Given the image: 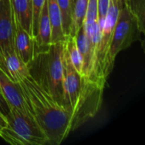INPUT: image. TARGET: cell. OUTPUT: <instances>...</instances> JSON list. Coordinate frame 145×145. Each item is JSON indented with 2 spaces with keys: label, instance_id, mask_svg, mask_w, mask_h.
I'll use <instances>...</instances> for the list:
<instances>
[{
  "label": "cell",
  "instance_id": "5",
  "mask_svg": "<svg viewBox=\"0 0 145 145\" xmlns=\"http://www.w3.org/2000/svg\"><path fill=\"white\" fill-rule=\"evenodd\" d=\"M14 14L10 0H0V47L4 54L14 50Z\"/></svg>",
  "mask_w": 145,
  "mask_h": 145
},
{
  "label": "cell",
  "instance_id": "15",
  "mask_svg": "<svg viewBox=\"0 0 145 145\" xmlns=\"http://www.w3.org/2000/svg\"><path fill=\"white\" fill-rule=\"evenodd\" d=\"M130 11L137 17L142 31L144 32L145 0H123Z\"/></svg>",
  "mask_w": 145,
  "mask_h": 145
},
{
  "label": "cell",
  "instance_id": "3",
  "mask_svg": "<svg viewBox=\"0 0 145 145\" xmlns=\"http://www.w3.org/2000/svg\"><path fill=\"white\" fill-rule=\"evenodd\" d=\"M7 125L0 131V137L13 145H44L48 137L33 116L10 107L6 116Z\"/></svg>",
  "mask_w": 145,
  "mask_h": 145
},
{
  "label": "cell",
  "instance_id": "2",
  "mask_svg": "<svg viewBox=\"0 0 145 145\" xmlns=\"http://www.w3.org/2000/svg\"><path fill=\"white\" fill-rule=\"evenodd\" d=\"M64 42L52 43L42 52L34 54L27 65L29 75L60 107L72 112L65 88L63 67Z\"/></svg>",
  "mask_w": 145,
  "mask_h": 145
},
{
  "label": "cell",
  "instance_id": "13",
  "mask_svg": "<svg viewBox=\"0 0 145 145\" xmlns=\"http://www.w3.org/2000/svg\"><path fill=\"white\" fill-rule=\"evenodd\" d=\"M83 25L87 36H89L98 25V0H88Z\"/></svg>",
  "mask_w": 145,
  "mask_h": 145
},
{
  "label": "cell",
  "instance_id": "19",
  "mask_svg": "<svg viewBox=\"0 0 145 145\" xmlns=\"http://www.w3.org/2000/svg\"><path fill=\"white\" fill-rule=\"evenodd\" d=\"M6 125H7L6 117H5L3 114L0 113V131H1L3 127H5Z\"/></svg>",
  "mask_w": 145,
  "mask_h": 145
},
{
  "label": "cell",
  "instance_id": "10",
  "mask_svg": "<svg viewBox=\"0 0 145 145\" xmlns=\"http://www.w3.org/2000/svg\"><path fill=\"white\" fill-rule=\"evenodd\" d=\"M13 13L20 25L32 37V0H10Z\"/></svg>",
  "mask_w": 145,
  "mask_h": 145
},
{
  "label": "cell",
  "instance_id": "17",
  "mask_svg": "<svg viewBox=\"0 0 145 145\" xmlns=\"http://www.w3.org/2000/svg\"><path fill=\"white\" fill-rule=\"evenodd\" d=\"M110 0H98V20H105L108 12Z\"/></svg>",
  "mask_w": 145,
  "mask_h": 145
},
{
  "label": "cell",
  "instance_id": "4",
  "mask_svg": "<svg viewBox=\"0 0 145 145\" xmlns=\"http://www.w3.org/2000/svg\"><path fill=\"white\" fill-rule=\"evenodd\" d=\"M144 33L137 17L123 2L110 42L107 61V73L109 76L114 67L117 54L122 50L129 48L134 42L139 40L141 34Z\"/></svg>",
  "mask_w": 145,
  "mask_h": 145
},
{
  "label": "cell",
  "instance_id": "1",
  "mask_svg": "<svg viewBox=\"0 0 145 145\" xmlns=\"http://www.w3.org/2000/svg\"><path fill=\"white\" fill-rule=\"evenodd\" d=\"M30 110L50 144H60L71 133V113L58 105L30 76L16 82Z\"/></svg>",
  "mask_w": 145,
  "mask_h": 145
},
{
  "label": "cell",
  "instance_id": "8",
  "mask_svg": "<svg viewBox=\"0 0 145 145\" xmlns=\"http://www.w3.org/2000/svg\"><path fill=\"white\" fill-rule=\"evenodd\" d=\"M76 46L78 48L79 53L82 58V76H85L88 78L90 66H91V59H92V46L90 41L87 36L85 26L82 25L78 31H76V35L74 36ZM89 79V78H88Z\"/></svg>",
  "mask_w": 145,
  "mask_h": 145
},
{
  "label": "cell",
  "instance_id": "7",
  "mask_svg": "<svg viewBox=\"0 0 145 145\" xmlns=\"http://www.w3.org/2000/svg\"><path fill=\"white\" fill-rule=\"evenodd\" d=\"M14 14V13H13ZM14 50L18 57L27 66L34 55V38L20 25L14 15Z\"/></svg>",
  "mask_w": 145,
  "mask_h": 145
},
{
  "label": "cell",
  "instance_id": "6",
  "mask_svg": "<svg viewBox=\"0 0 145 145\" xmlns=\"http://www.w3.org/2000/svg\"><path fill=\"white\" fill-rule=\"evenodd\" d=\"M0 93L8 105L9 108L14 107L21 112L32 116L30 108L23 96L19 84L10 78L0 68Z\"/></svg>",
  "mask_w": 145,
  "mask_h": 145
},
{
  "label": "cell",
  "instance_id": "9",
  "mask_svg": "<svg viewBox=\"0 0 145 145\" xmlns=\"http://www.w3.org/2000/svg\"><path fill=\"white\" fill-rule=\"evenodd\" d=\"M48 18L51 25V44L65 41L62 29V20L59 8L56 0H47Z\"/></svg>",
  "mask_w": 145,
  "mask_h": 145
},
{
  "label": "cell",
  "instance_id": "20",
  "mask_svg": "<svg viewBox=\"0 0 145 145\" xmlns=\"http://www.w3.org/2000/svg\"><path fill=\"white\" fill-rule=\"evenodd\" d=\"M75 2H76V0H71V8H72V13H73V8H74Z\"/></svg>",
  "mask_w": 145,
  "mask_h": 145
},
{
  "label": "cell",
  "instance_id": "12",
  "mask_svg": "<svg viewBox=\"0 0 145 145\" xmlns=\"http://www.w3.org/2000/svg\"><path fill=\"white\" fill-rule=\"evenodd\" d=\"M61 14L63 33L66 37L71 34V27L72 22V8L71 0H56Z\"/></svg>",
  "mask_w": 145,
  "mask_h": 145
},
{
  "label": "cell",
  "instance_id": "16",
  "mask_svg": "<svg viewBox=\"0 0 145 145\" xmlns=\"http://www.w3.org/2000/svg\"><path fill=\"white\" fill-rule=\"evenodd\" d=\"M45 0H32V24H31V35L32 37L35 38L37 35L38 30V22L40 19V15L42 10L43 4Z\"/></svg>",
  "mask_w": 145,
  "mask_h": 145
},
{
  "label": "cell",
  "instance_id": "18",
  "mask_svg": "<svg viewBox=\"0 0 145 145\" xmlns=\"http://www.w3.org/2000/svg\"><path fill=\"white\" fill-rule=\"evenodd\" d=\"M0 113L3 114L5 117L9 113V106L7 104V102L4 100L1 93H0Z\"/></svg>",
  "mask_w": 145,
  "mask_h": 145
},
{
  "label": "cell",
  "instance_id": "11",
  "mask_svg": "<svg viewBox=\"0 0 145 145\" xmlns=\"http://www.w3.org/2000/svg\"><path fill=\"white\" fill-rule=\"evenodd\" d=\"M88 3V0H76L72 13V22L70 37H74L78 29L83 25L87 13Z\"/></svg>",
  "mask_w": 145,
  "mask_h": 145
},
{
  "label": "cell",
  "instance_id": "14",
  "mask_svg": "<svg viewBox=\"0 0 145 145\" xmlns=\"http://www.w3.org/2000/svg\"><path fill=\"white\" fill-rule=\"evenodd\" d=\"M65 46L67 50L68 55L71 61L72 65L77 71V72L81 75L82 73V58L79 53L78 48L76 46V42L74 37H68L65 38Z\"/></svg>",
  "mask_w": 145,
  "mask_h": 145
}]
</instances>
